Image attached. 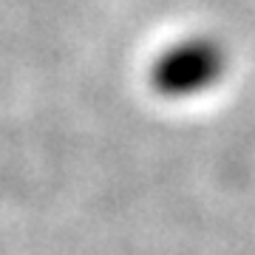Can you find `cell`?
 I'll use <instances>...</instances> for the list:
<instances>
[{
    "instance_id": "obj_1",
    "label": "cell",
    "mask_w": 255,
    "mask_h": 255,
    "mask_svg": "<svg viewBox=\"0 0 255 255\" xmlns=\"http://www.w3.org/2000/svg\"><path fill=\"white\" fill-rule=\"evenodd\" d=\"M224 74V51L213 40H187L179 46L167 48L156 60L150 82L164 97H190Z\"/></svg>"
}]
</instances>
